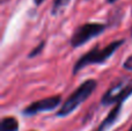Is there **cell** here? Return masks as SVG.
Listing matches in <instances>:
<instances>
[{
  "instance_id": "1",
  "label": "cell",
  "mask_w": 132,
  "mask_h": 131,
  "mask_svg": "<svg viewBox=\"0 0 132 131\" xmlns=\"http://www.w3.org/2000/svg\"><path fill=\"white\" fill-rule=\"evenodd\" d=\"M125 43V39H117V41L111 42L110 44H108L107 46L100 49L97 45L94 46L92 50H89L88 52H86L85 55H82L79 59L75 62V64L73 65L72 74H77L79 71H81L82 69L89 66V65L94 64H104L117 50L118 48H121L123 44Z\"/></svg>"
},
{
  "instance_id": "2",
  "label": "cell",
  "mask_w": 132,
  "mask_h": 131,
  "mask_svg": "<svg viewBox=\"0 0 132 131\" xmlns=\"http://www.w3.org/2000/svg\"><path fill=\"white\" fill-rule=\"evenodd\" d=\"M97 87V81L95 79H88L80 84L79 87L65 100L60 109L57 111V117H65L72 114L81 103H84Z\"/></svg>"
},
{
  "instance_id": "3",
  "label": "cell",
  "mask_w": 132,
  "mask_h": 131,
  "mask_svg": "<svg viewBox=\"0 0 132 131\" xmlns=\"http://www.w3.org/2000/svg\"><path fill=\"white\" fill-rule=\"evenodd\" d=\"M105 29H107V24H104V23H98V22L84 23V24H81L74 30L70 41L71 46L74 49L79 48V46L86 44L87 42H89L92 38L104 32Z\"/></svg>"
},
{
  "instance_id": "4",
  "label": "cell",
  "mask_w": 132,
  "mask_h": 131,
  "mask_svg": "<svg viewBox=\"0 0 132 131\" xmlns=\"http://www.w3.org/2000/svg\"><path fill=\"white\" fill-rule=\"evenodd\" d=\"M132 95V84L122 79L118 84L111 86L101 99V104L110 106L116 104L117 102H124Z\"/></svg>"
},
{
  "instance_id": "5",
  "label": "cell",
  "mask_w": 132,
  "mask_h": 131,
  "mask_svg": "<svg viewBox=\"0 0 132 131\" xmlns=\"http://www.w3.org/2000/svg\"><path fill=\"white\" fill-rule=\"evenodd\" d=\"M60 103H62V96L53 95V96H49L45 99H41L38 101H34L23 109L22 114L24 116H34L43 111H51L55 110Z\"/></svg>"
},
{
  "instance_id": "6",
  "label": "cell",
  "mask_w": 132,
  "mask_h": 131,
  "mask_svg": "<svg viewBox=\"0 0 132 131\" xmlns=\"http://www.w3.org/2000/svg\"><path fill=\"white\" fill-rule=\"evenodd\" d=\"M122 107H123V102H117L114 108L109 111V114L105 116L104 120L100 123V125L94 131H108L117 122V120H118L119 115H121V111H122Z\"/></svg>"
},
{
  "instance_id": "7",
  "label": "cell",
  "mask_w": 132,
  "mask_h": 131,
  "mask_svg": "<svg viewBox=\"0 0 132 131\" xmlns=\"http://www.w3.org/2000/svg\"><path fill=\"white\" fill-rule=\"evenodd\" d=\"M0 131H19V122L13 116H6L0 122Z\"/></svg>"
},
{
  "instance_id": "8",
  "label": "cell",
  "mask_w": 132,
  "mask_h": 131,
  "mask_svg": "<svg viewBox=\"0 0 132 131\" xmlns=\"http://www.w3.org/2000/svg\"><path fill=\"white\" fill-rule=\"evenodd\" d=\"M71 0H53L52 8H51V14L52 15H57L59 14V12H62L63 8H65Z\"/></svg>"
},
{
  "instance_id": "9",
  "label": "cell",
  "mask_w": 132,
  "mask_h": 131,
  "mask_svg": "<svg viewBox=\"0 0 132 131\" xmlns=\"http://www.w3.org/2000/svg\"><path fill=\"white\" fill-rule=\"evenodd\" d=\"M45 43H46L45 41H41V42H39V44H37V45L35 46V48L29 52V55H28V58H34V57H37L38 55H41L42 51L44 50Z\"/></svg>"
},
{
  "instance_id": "10",
  "label": "cell",
  "mask_w": 132,
  "mask_h": 131,
  "mask_svg": "<svg viewBox=\"0 0 132 131\" xmlns=\"http://www.w3.org/2000/svg\"><path fill=\"white\" fill-rule=\"evenodd\" d=\"M123 69L128 70V71H132V55L129 56L123 63Z\"/></svg>"
},
{
  "instance_id": "11",
  "label": "cell",
  "mask_w": 132,
  "mask_h": 131,
  "mask_svg": "<svg viewBox=\"0 0 132 131\" xmlns=\"http://www.w3.org/2000/svg\"><path fill=\"white\" fill-rule=\"evenodd\" d=\"M44 1H45V0H34V4L36 5V6H39V5H42Z\"/></svg>"
},
{
  "instance_id": "12",
  "label": "cell",
  "mask_w": 132,
  "mask_h": 131,
  "mask_svg": "<svg viewBox=\"0 0 132 131\" xmlns=\"http://www.w3.org/2000/svg\"><path fill=\"white\" fill-rule=\"evenodd\" d=\"M117 0H107V2L108 4H114V2H116Z\"/></svg>"
},
{
  "instance_id": "13",
  "label": "cell",
  "mask_w": 132,
  "mask_h": 131,
  "mask_svg": "<svg viewBox=\"0 0 132 131\" xmlns=\"http://www.w3.org/2000/svg\"><path fill=\"white\" fill-rule=\"evenodd\" d=\"M130 34H131V37H132V26L130 27Z\"/></svg>"
},
{
  "instance_id": "14",
  "label": "cell",
  "mask_w": 132,
  "mask_h": 131,
  "mask_svg": "<svg viewBox=\"0 0 132 131\" xmlns=\"http://www.w3.org/2000/svg\"><path fill=\"white\" fill-rule=\"evenodd\" d=\"M128 131H132V127H131V128H130V129H129Z\"/></svg>"
},
{
  "instance_id": "15",
  "label": "cell",
  "mask_w": 132,
  "mask_h": 131,
  "mask_svg": "<svg viewBox=\"0 0 132 131\" xmlns=\"http://www.w3.org/2000/svg\"><path fill=\"white\" fill-rule=\"evenodd\" d=\"M31 131H35V130H31Z\"/></svg>"
}]
</instances>
